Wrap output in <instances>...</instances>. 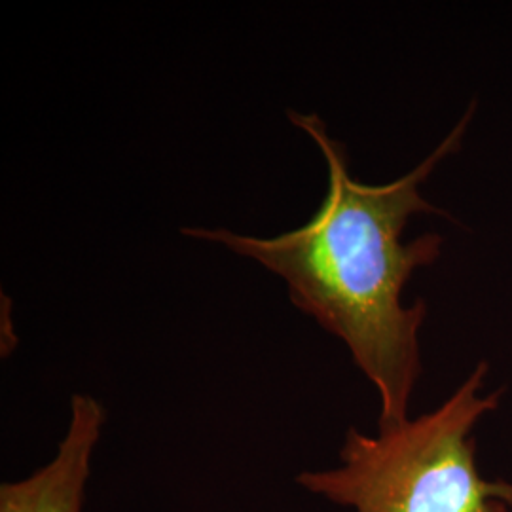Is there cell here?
<instances>
[{
    "mask_svg": "<svg viewBox=\"0 0 512 512\" xmlns=\"http://www.w3.org/2000/svg\"><path fill=\"white\" fill-rule=\"evenodd\" d=\"M488 365L437 410L378 435L349 429L338 467L304 471L296 484L355 512H509L512 484L478 473L471 431L501 391L478 397Z\"/></svg>",
    "mask_w": 512,
    "mask_h": 512,
    "instance_id": "2",
    "label": "cell"
},
{
    "mask_svg": "<svg viewBox=\"0 0 512 512\" xmlns=\"http://www.w3.org/2000/svg\"><path fill=\"white\" fill-rule=\"evenodd\" d=\"M289 120L319 147L329 188L302 226L270 236H245L228 228H184L188 238L213 241L287 283L298 310L340 338L380 395V427L408 420L412 391L421 374L423 300L404 306L412 274L440 256L439 234L404 243L410 217L439 213L421 196L435 167L458 152L471 110L418 167L393 183L365 184L351 177L348 150L330 137L317 114L289 110Z\"/></svg>",
    "mask_w": 512,
    "mask_h": 512,
    "instance_id": "1",
    "label": "cell"
},
{
    "mask_svg": "<svg viewBox=\"0 0 512 512\" xmlns=\"http://www.w3.org/2000/svg\"><path fill=\"white\" fill-rule=\"evenodd\" d=\"M107 421L105 406L92 395L71 399L67 431L54 458L33 475L0 484V512H82L95 448Z\"/></svg>",
    "mask_w": 512,
    "mask_h": 512,
    "instance_id": "3",
    "label": "cell"
}]
</instances>
